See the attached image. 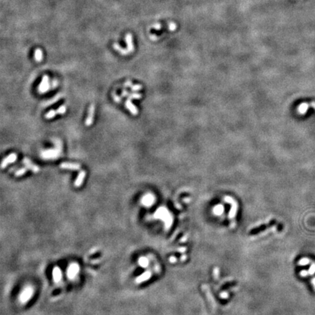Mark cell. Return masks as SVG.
<instances>
[{
    "mask_svg": "<svg viewBox=\"0 0 315 315\" xmlns=\"http://www.w3.org/2000/svg\"><path fill=\"white\" fill-rule=\"evenodd\" d=\"M34 293V290L32 287H26L22 293L20 295V300L22 303H26L27 302L29 299L32 298V295Z\"/></svg>",
    "mask_w": 315,
    "mask_h": 315,
    "instance_id": "6da1fadb",
    "label": "cell"
},
{
    "mask_svg": "<svg viewBox=\"0 0 315 315\" xmlns=\"http://www.w3.org/2000/svg\"><path fill=\"white\" fill-rule=\"evenodd\" d=\"M50 87L49 84V78H48V75H44L43 77H42V80L41 83L39 84V88H38V91L40 93H44L48 90Z\"/></svg>",
    "mask_w": 315,
    "mask_h": 315,
    "instance_id": "7a4b0ae2",
    "label": "cell"
},
{
    "mask_svg": "<svg viewBox=\"0 0 315 315\" xmlns=\"http://www.w3.org/2000/svg\"><path fill=\"white\" fill-rule=\"evenodd\" d=\"M94 115H95V105L92 104L88 109V114L87 117L86 119L85 124L86 126H91L93 123V120H94Z\"/></svg>",
    "mask_w": 315,
    "mask_h": 315,
    "instance_id": "3957f363",
    "label": "cell"
},
{
    "mask_svg": "<svg viewBox=\"0 0 315 315\" xmlns=\"http://www.w3.org/2000/svg\"><path fill=\"white\" fill-rule=\"evenodd\" d=\"M79 270H80V267L77 263H72L69 266V269L67 270L68 276L71 279H73L77 276V274L79 272Z\"/></svg>",
    "mask_w": 315,
    "mask_h": 315,
    "instance_id": "277c9868",
    "label": "cell"
},
{
    "mask_svg": "<svg viewBox=\"0 0 315 315\" xmlns=\"http://www.w3.org/2000/svg\"><path fill=\"white\" fill-rule=\"evenodd\" d=\"M17 159V155L15 153H11L10 154L8 157H6L5 158H4L3 161H2V164H1V167L2 169L6 168V166L9 164L14 163Z\"/></svg>",
    "mask_w": 315,
    "mask_h": 315,
    "instance_id": "5b68a950",
    "label": "cell"
},
{
    "mask_svg": "<svg viewBox=\"0 0 315 315\" xmlns=\"http://www.w3.org/2000/svg\"><path fill=\"white\" fill-rule=\"evenodd\" d=\"M81 167V166L79 164H75V163H69V162H64L61 164L60 168L63 169H69V170H79Z\"/></svg>",
    "mask_w": 315,
    "mask_h": 315,
    "instance_id": "8992f818",
    "label": "cell"
},
{
    "mask_svg": "<svg viewBox=\"0 0 315 315\" xmlns=\"http://www.w3.org/2000/svg\"><path fill=\"white\" fill-rule=\"evenodd\" d=\"M23 164L26 166V167L28 169L32 170L33 172L37 173L39 171V167H38L37 165H35V164H34L33 163L30 161V160L28 159L27 158H25L23 159Z\"/></svg>",
    "mask_w": 315,
    "mask_h": 315,
    "instance_id": "52a82bcc",
    "label": "cell"
},
{
    "mask_svg": "<svg viewBox=\"0 0 315 315\" xmlns=\"http://www.w3.org/2000/svg\"><path fill=\"white\" fill-rule=\"evenodd\" d=\"M125 106H126V108L130 111V113H131L134 115H138V110H137V107L134 105V104L131 102V100L129 99H128L125 102Z\"/></svg>",
    "mask_w": 315,
    "mask_h": 315,
    "instance_id": "ba28073f",
    "label": "cell"
},
{
    "mask_svg": "<svg viewBox=\"0 0 315 315\" xmlns=\"http://www.w3.org/2000/svg\"><path fill=\"white\" fill-rule=\"evenodd\" d=\"M121 96L122 97H127L129 99H139L142 98V95L139 93H130V92H128L127 90H124L122 91L121 93Z\"/></svg>",
    "mask_w": 315,
    "mask_h": 315,
    "instance_id": "9c48e42d",
    "label": "cell"
},
{
    "mask_svg": "<svg viewBox=\"0 0 315 315\" xmlns=\"http://www.w3.org/2000/svg\"><path fill=\"white\" fill-rule=\"evenodd\" d=\"M86 172L85 171H81L80 173H79V174H78L76 180H75V187L79 188L80 186H81L82 184L83 183V181H84V179H85V177H86Z\"/></svg>",
    "mask_w": 315,
    "mask_h": 315,
    "instance_id": "30bf717a",
    "label": "cell"
},
{
    "mask_svg": "<svg viewBox=\"0 0 315 315\" xmlns=\"http://www.w3.org/2000/svg\"><path fill=\"white\" fill-rule=\"evenodd\" d=\"M126 43H127V50H128V51L129 52H132V51L134 50V45H133L132 37H131V35H130V34H128V35H126Z\"/></svg>",
    "mask_w": 315,
    "mask_h": 315,
    "instance_id": "8fae6325",
    "label": "cell"
},
{
    "mask_svg": "<svg viewBox=\"0 0 315 315\" xmlns=\"http://www.w3.org/2000/svg\"><path fill=\"white\" fill-rule=\"evenodd\" d=\"M61 271L59 269V268L56 267L54 268L53 271H52V278H53V280L56 282H59V281L61 279Z\"/></svg>",
    "mask_w": 315,
    "mask_h": 315,
    "instance_id": "7c38bea8",
    "label": "cell"
},
{
    "mask_svg": "<svg viewBox=\"0 0 315 315\" xmlns=\"http://www.w3.org/2000/svg\"><path fill=\"white\" fill-rule=\"evenodd\" d=\"M154 200H155L154 197H153L152 195H150V194H148V195L144 196V198H142V203L144 204V205L150 206L153 204Z\"/></svg>",
    "mask_w": 315,
    "mask_h": 315,
    "instance_id": "4fadbf2b",
    "label": "cell"
},
{
    "mask_svg": "<svg viewBox=\"0 0 315 315\" xmlns=\"http://www.w3.org/2000/svg\"><path fill=\"white\" fill-rule=\"evenodd\" d=\"M309 108V104L304 102V103H301L299 105L298 108V112L299 114L300 115H305L307 112L308 109Z\"/></svg>",
    "mask_w": 315,
    "mask_h": 315,
    "instance_id": "5bb4252c",
    "label": "cell"
},
{
    "mask_svg": "<svg viewBox=\"0 0 315 315\" xmlns=\"http://www.w3.org/2000/svg\"><path fill=\"white\" fill-rule=\"evenodd\" d=\"M150 276H151L150 272H149V271L144 272V273L142 274L141 276H138V277L137 278V280L136 281H137V283H142V282H144V281H147V279L150 277Z\"/></svg>",
    "mask_w": 315,
    "mask_h": 315,
    "instance_id": "9a60e30c",
    "label": "cell"
},
{
    "mask_svg": "<svg viewBox=\"0 0 315 315\" xmlns=\"http://www.w3.org/2000/svg\"><path fill=\"white\" fill-rule=\"evenodd\" d=\"M43 59V53L42 50L39 48H37L35 51V59L37 62H41Z\"/></svg>",
    "mask_w": 315,
    "mask_h": 315,
    "instance_id": "2e32d148",
    "label": "cell"
},
{
    "mask_svg": "<svg viewBox=\"0 0 315 315\" xmlns=\"http://www.w3.org/2000/svg\"><path fill=\"white\" fill-rule=\"evenodd\" d=\"M113 47H114V48L116 50L119 51L120 54H122V55L126 56V55H128V53H130V52H129L127 50L124 49V48H121L120 45H118L117 44H116V43H115L114 45H113Z\"/></svg>",
    "mask_w": 315,
    "mask_h": 315,
    "instance_id": "e0dca14e",
    "label": "cell"
},
{
    "mask_svg": "<svg viewBox=\"0 0 315 315\" xmlns=\"http://www.w3.org/2000/svg\"><path fill=\"white\" fill-rule=\"evenodd\" d=\"M57 114V112H56V110H50L48 113H47L46 114H45V117L46 119H48V120H50V119H52L53 118V117H55V116Z\"/></svg>",
    "mask_w": 315,
    "mask_h": 315,
    "instance_id": "ac0fdd59",
    "label": "cell"
},
{
    "mask_svg": "<svg viewBox=\"0 0 315 315\" xmlns=\"http://www.w3.org/2000/svg\"><path fill=\"white\" fill-rule=\"evenodd\" d=\"M310 262H311V260L309 259V258H303L298 261V265H299V266H306V265L309 264Z\"/></svg>",
    "mask_w": 315,
    "mask_h": 315,
    "instance_id": "d6986e66",
    "label": "cell"
},
{
    "mask_svg": "<svg viewBox=\"0 0 315 315\" xmlns=\"http://www.w3.org/2000/svg\"><path fill=\"white\" fill-rule=\"evenodd\" d=\"M139 264H140V266H141L142 267H147V266H148V260H147V259L146 258L142 257V258H141L139 260Z\"/></svg>",
    "mask_w": 315,
    "mask_h": 315,
    "instance_id": "ffe728a7",
    "label": "cell"
},
{
    "mask_svg": "<svg viewBox=\"0 0 315 315\" xmlns=\"http://www.w3.org/2000/svg\"><path fill=\"white\" fill-rule=\"evenodd\" d=\"M27 170L28 169L26 168H26L20 169L19 170H18V171L15 173V177H21V176L23 175V174L27 171Z\"/></svg>",
    "mask_w": 315,
    "mask_h": 315,
    "instance_id": "44dd1931",
    "label": "cell"
},
{
    "mask_svg": "<svg viewBox=\"0 0 315 315\" xmlns=\"http://www.w3.org/2000/svg\"><path fill=\"white\" fill-rule=\"evenodd\" d=\"M66 107L65 106V105H62V106H61L60 107H59V108L57 109V110H56L58 115L65 114V113H66Z\"/></svg>",
    "mask_w": 315,
    "mask_h": 315,
    "instance_id": "7402d4cb",
    "label": "cell"
},
{
    "mask_svg": "<svg viewBox=\"0 0 315 315\" xmlns=\"http://www.w3.org/2000/svg\"><path fill=\"white\" fill-rule=\"evenodd\" d=\"M307 271H308V274L310 275V276L314 274H315V262H312L310 268H309V269Z\"/></svg>",
    "mask_w": 315,
    "mask_h": 315,
    "instance_id": "603a6c76",
    "label": "cell"
},
{
    "mask_svg": "<svg viewBox=\"0 0 315 315\" xmlns=\"http://www.w3.org/2000/svg\"><path fill=\"white\" fill-rule=\"evenodd\" d=\"M61 96H62V95H58V96H55V97L53 98V99H52L50 101H49V102H47V103H46V104H47L46 106H50V105L52 104H53V103H55V102H56L58 100H59V99H60L61 97Z\"/></svg>",
    "mask_w": 315,
    "mask_h": 315,
    "instance_id": "cb8c5ba5",
    "label": "cell"
},
{
    "mask_svg": "<svg viewBox=\"0 0 315 315\" xmlns=\"http://www.w3.org/2000/svg\"><path fill=\"white\" fill-rule=\"evenodd\" d=\"M131 90H132L133 91H138V90H140L142 89V86L139 84L132 85V86H131Z\"/></svg>",
    "mask_w": 315,
    "mask_h": 315,
    "instance_id": "d4e9b609",
    "label": "cell"
},
{
    "mask_svg": "<svg viewBox=\"0 0 315 315\" xmlns=\"http://www.w3.org/2000/svg\"><path fill=\"white\" fill-rule=\"evenodd\" d=\"M113 98H114V100L116 102H117V103H121V98L119 97L118 96H117V95L115 94H113Z\"/></svg>",
    "mask_w": 315,
    "mask_h": 315,
    "instance_id": "484cf974",
    "label": "cell"
},
{
    "mask_svg": "<svg viewBox=\"0 0 315 315\" xmlns=\"http://www.w3.org/2000/svg\"><path fill=\"white\" fill-rule=\"evenodd\" d=\"M215 209L218 210V211H216V213L220 214L221 212H222V209H223V208H222V206L219 205V206H218V207H216Z\"/></svg>",
    "mask_w": 315,
    "mask_h": 315,
    "instance_id": "4316f807",
    "label": "cell"
},
{
    "mask_svg": "<svg viewBox=\"0 0 315 315\" xmlns=\"http://www.w3.org/2000/svg\"><path fill=\"white\" fill-rule=\"evenodd\" d=\"M132 86V84H131V81H130V80H128V81L126 82V83L124 84V86L125 87H131V86Z\"/></svg>",
    "mask_w": 315,
    "mask_h": 315,
    "instance_id": "83f0119b",
    "label": "cell"
},
{
    "mask_svg": "<svg viewBox=\"0 0 315 315\" xmlns=\"http://www.w3.org/2000/svg\"><path fill=\"white\" fill-rule=\"evenodd\" d=\"M169 28H170V29H171V30H174V29H176V25H175V24L173 23H172L170 24Z\"/></svg>",
    "mask_w": 315,
    "mask_h": 315,
    "instance_id": "f1b7e54d",
    "label": "cell"
},
{
    "mask_svg": "<svg viewBox=\"0 0 315 315\" xmlns=\"http://www.w3.org/2000/svg\"><path fill=\"white\" fill-rule=\"evenodd\" d=\"M308 104H309V107H313L314 109H315V102H310V103H308Z\"/></svg>",
    "mask_w": 315,
    "mask_h": 315,
    "instance_id": "f546056e",
    "label": "cell"
},
{
    "mask_svg": "<svg viewBox=\"0 0 315 315\" xmlns=\"http://www.w3.org/2000/svg\"><path fill=\"white\" fill-rule=\"evenodd\" d=\"M312 285H313L314 288V290H315V276L312 279Z\"/></svg>",
    "mask_w": 315,
    "mask_h": 315,
    "instance_id": "4dcf8cb0",
    "label": "cell"
}]
</instances>
